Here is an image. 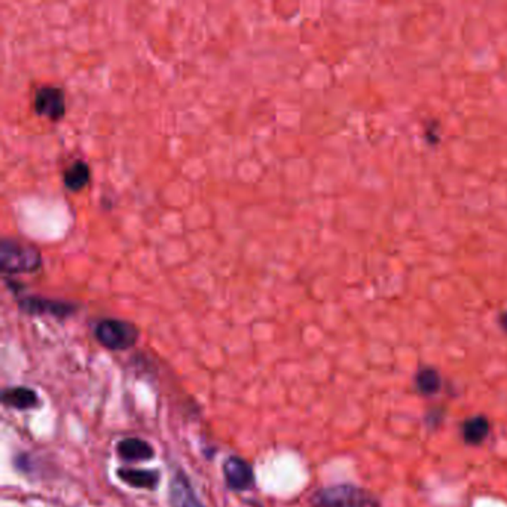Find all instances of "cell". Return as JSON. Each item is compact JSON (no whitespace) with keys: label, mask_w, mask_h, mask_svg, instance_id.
I'll list each match as a JSON object with an SVG mask.
<instances>
[{"label":"cell","mask_w":507,"mask_h":507,"mask_svg":"<svg viewBox=\"0 0 507 507\" xmlns=\"http://www.w3.org/2000/svg\"><path fill=\"white\" fill-rule=\"evenodd\" d=\"M42 266V255L36 247L4 238L0 243V268L5 274H33Z\"/></svg>","instance_id":"1"},{"label":"cell","mask_w":507,"mask_h":507,"mask_svg":"<svg viewBox=\"0 0 507 507\" xmlns=\"http://www.w3.org/2000/svg\"><path fill=\"white\" fill-rule=\"evenodd\" d=\"M313 504L314 507H380L372 492L353 485H335L318 491Z\"/></svg>","instance_id":"2"},{"label":"cell","mask_w":507,"mask_h":507,"mask_svg":"<svg viewBox=\"0 0 507 507\" xmlns=\"http://www.w3.org/2000/svg\"><path fill=\"white\" fill-rule=\"evenodd\" d=\"M97 341L112 351H124L131 349L139 339V329L125 320L103 318L96 326Z\"/></svg>","instance_id":"3"},{"label":"cell","mask_w":507,"mask_h":507,"mask_svg":"<svg viewBox=\"0 0 507 507\" xmlns=\"http://www.w3.org/2000/svg\"><path fill=\"white\" fill-rule=\"evenodd\" d=\"M21 311L33 315H51L56 318H68L77 311L73 302L63 299H52L44 296H25L18 299Z\"/></svg>","instance_id":"4"},{"label":"cell","mask_w":507,"mask_h":507,"mask_svg":"<svg viewBox=\"0 0 507 507\" xmlns=\"http://www.w3.org/2000/svg\"><path fill=\"white\" fill-rule=\"evenodd\" d=\"M33 108L39 116L48 118L54 123L61 121L65 115L64 91L54 85L41 87L35 92Z\"/></svg>","instance_id":"5"},{"label":"cell","mask_w":507,"mask_h":507,"mask_svg":"<svg viewBox=\"0 0 507 507\" xmlns=\"http://www.w3.org/2000/svg\"><path fill=\"white\" fill-rule=\"evenodd\" d=\"M226 484L234 491H247L255 484V475L247 461L239 457H231L223 464Z\"/></svg>","instance_id":"6"},{"label":"cell","mask_w":507,"mask_h":507,"mask_svg":"<svg viewBox=\"0 0 507 507\" xmlns=\"http://www.w3.org/2000/svg\"><path fill=\"white\" fill-rule=\"evenodd\" d=\"M170 506L171 507H204L194 492L188 476L177 472L170 484Z\"/></svg>","instance_id":"7"},{"label":"cell","mask_w":507,"mask_h":507,"mask_svg":"<svg viewBox=\"0 0 507 507\" xmlns=\"http://www.w3.org/2000/svg\"><path fill=\"white\" fill-rule=\"evenodd\" d=\"M118 453L125 461H146L155 456V451L146 440L127 437L118 444Z\"/></svg>","instance_id":"8"},{"label":"cell","mask_w":507,"mask_h":507,"mask_svg":"<svg viewBox=\"0 0 507 507\" xmlns=\"http://www.w3.org/2000/svg\"><path fill=\"white\" fill-rule=\"evenodd\" d=\"M118 477L130 487L154 489L159 482V473L156 470H142V469H118Z\"/></svg>","instance_id":"9"},{"label":"cell","mask_w":507,"mask_h":507,"mask_svg":"<svg viewBox=\"0 0 507 507\" xmlns=\"http://www.w3.org/2000/svg\"><path fill=\"white\" fill-rule=\"evenodd\" d=\"M89 179H91V170L82 159H76V161L72 165H69L63 175L64 186L72 192L82 191L88 184Z\"/></svg>","instance_id":"10"},{"label":"cell","mask_w":507,"mask_h":507,"mask_svg":"<svg viewBox=\"0 0 507 507\" xmlns=\"http://www.w3.org/2000/svg\"><path fill=\"white\" fill-rule=\"evenodd\" d=\"M4 403L17 409H32L37 405V394L27 387H12L2 394Z\"/></svg>","instance_id":"11"},{"label":"cell","mask_w":507,"mask_h":507,"mask_svg":"<svg viewBox=\"0 0 507 507\" xmlns=\"http://www.w3.org/2000/svg\"><path fill=\"white\" fill-rule=\"evenodd\" d=\"M489 425L487 418L476 417L464 424V439L472 445H477L487 437Z\"/></svg>","instance_id":"12"},{"label":"cell","mask_w":507,"mask_h":507,"mask_svg":"<svg viewBox=\"0 0 507 507\" xmlns=\"http://www.w3.org/2000/svg\"><path fill=\"white\" fill-rule=\"evenodd\" d=\"M417 385L420 392L424 394L436 393L440 387V378L437 372L433 369H423L417 377Z\"/></svg>","instance_id":"13"},{"label":"cell","mask_w":507,"mask_h":507,"mask_svg":"<svg viewBox=\"0 0 507 507\" xmlns=\"http://www.w3.org/2000/svg\"><path fill=\"white\" fill-rule=\"evenodd\" d=\"M500 323L503 326L504 330H507V313H503L501 317H500Z\"/></svg>","instance_id":"14"}]
</instances>
